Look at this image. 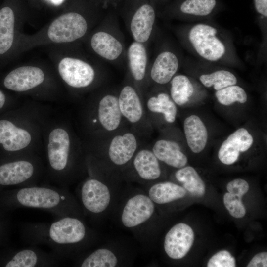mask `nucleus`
Wrapping results in <instances>:
<instances>
[{
	"mask_svg": "<svg viewBox=\"0 0 267 267\" xmlns=\"http://www.w3.org/2000/svg\"><path fill=\"white\" fill-rule=\"evenodd\" d=\"M23 239L31 245L44 244L61 259L88 238V229L78 217L58 218L51 223H27L22 225Z\"/></svg>",
	"mask_w": 267,
	"mask_h": 267,
	"instance_id": "nucleus-1",
	"label": "nucleus"
},
{
	"mask_svg": "<svg viewBox=\"0 0 267 267\" xmlns=\"http://www.w3.org/2000/svg\"><path fill=\"white\" fill-rule=\"evenodd\" d=\"M176 33L181 42L195 56L205 62H240L230 37L215 25L198 22L182 26Z\"/></svg>",
	"mask_w": 267,
	"mask_h": 267,
	"instance_id": "nucleus-2",
	"label": "nucleus"
},
{
	"mask_svg": "<svg viewBox=\"0 0 267 267\" xmlns=\"http://www.w3.org/2000/svg\"><path fill=\"white\" fill-rule=\"evenodd\" d=\"M13 200L17 207L47 211L57 218L78 216V206L65 188L23 187L13 193Z\"/></svg>",
	"mask_w": 267,
	"mask_h": 267,
	"instance_id": "nucleus-3",
	"label": "nucleus"
},
{
	"mask_svg": "<svg viewBox=\"0 0 267 267\" xmlns=\"http://www.w3.org/2000/svg\"><path fill=\"white\" fill-rule=\"evenodd\" d=\"M120 12L134 41L147 44L156 28V12L152 0H123Z\"/></svg>",
	"mask_w": 267,
	"mask_h": 267,
	"instance_id": "nucleus-4",
	"label": "nucleus"
},
{
	"mask_svg": "<svg viewBox=\"0 0 267 267\" xmlns=\"http://www.w3.org/2000/svg\"><path fill=\"white\" fill-rule=\"evenodd\" d=\"M118 22L115 14H107L90 39L93 52L106 62H121L126 57L124 37Z\"/></svg>",
	"mask_w": 267,
	"mask_h": 267,
	"instance_id": "nucleus-5",
	"label": "nucleus"
},
{
	"mask_svg": "<svg viewBox=\"0 0 267 267\" xmlns=\"http://www.w3.org/2000/svg\"><path fill=\"white\" fill-rule=\"evenodd\" d=\"M88 27V22L82 14L70 12L55 19L50 25L47 35L53 42L70 43L84 37Z\"/></svg>",
	"mask_w": 267,
	"mask_h": 267,
	"instance_id": "nucleus-6",
	"label": "nucleus"
},
{
	"mask_svg": "<svg viewBox=\"0 0 267 267\" xmlns=\"http://www.w3.org/2000/svg\"><path fill=\"white\" fill-rule=\"evenodd\" d=\"M58 69L61 78L74 88H83L89 86L95 77L93 66L78 58H63L58 64Z\"/></svg>",
	"mask_w": 267,
	"mask_h": 267,
	"instance_id": "nucleus-7",
	"label": "nucleus"
},
{
	"mask_svg": "<svg viewBox=\"0 0 267 267\" xmlns=\"http://www.w3.org/2000/svg\"><path fill=\"white\" fill-rule=\"evenodd\" d=\"M155 210L154 202L149 196L136 194L130 198L125 205L121 221L127 228H133L147 221L153 215Z\"/></svg>",
	"mask_w": 267,
	"mask_h": 267,
	"instance_id": "nucleus-8",
	"label": "nucleus"
},
{
	"mask_svg": "<svg viewBox=\"0 0 267 267\" xmlns=\"http://www.w3.org/2000/svg\"><path fill=\"white\" fill-rule=\"evenodd\" d=\"M80 195L84 207L92 214L102 213L110 202L109 188L104 183L95 178L89 179L83 183Z\"/></svg>",
	"mask_w": 267,
	"mask_h": 267,
	"instance_id": "nucleus-9",
	"label": "nucleus"
},
{
	"mask_svg": "<svg viewBox=\"0 0 267 267\" xmlns=\"http://www.w3.org/2000/svg\"><path fill=\"white\" fill-rule=\"evenodd\" d=\"M70 138L68 133L56 128L49 134L47 146L48 159L51 168L61 174L69 164Z\"/></svg>",
	"mask_w": 267,
	"mask_h": 267,
	"instance_id": "nucleus-10",
	"label": "nucleus"
},
{
	"mask_svg": "<svg viewBox=\"0 0 267 267\" xmlns=\"http://www.w3.org/2000/svg\"><path fill=\"white\" fill-rule=\"evenodd\" d=\"M194 239V232L190 226L184 223H178L165 236V252L172 259H181L189 252Z\"/></svg>",
	"mask_w": 267,
	"mask_h": 267,
	"instance_id": "nucleus-11",
	"label": "nucleus"
},
{
	"mask_svg": "<svg viewBox=\"0 0 267 267\" xmlns=\"http://www.w3.org/2000/svg\"><path fill=\"white\" fill-rule=\"evenodd\" d=\"M253 138L245 128H239L232 133L222 144L218 158L224 164L229 165L238 159L240 152L248 150L253 143Z\"/></svg>",
	"mask_w": 267,
	"mask_h": 267,
	"instance_id": "nucleus-12",
	"label": "nucleus"
},
{
	"mask_svg": "<svg viewBox=\"0 0 267 267\" xmlns=\"http://www.w3.org/2000/svg\"><path fill=\"white\" fill-rule=\"evenodd\" d=\"M180 62L178 56L173 50H161L150 67L151 79L159 85L169 83L178 70Z\"/></svg>",
	"mask_w": 267,
	"mask_h": 267,
	"instance_id": "nucleus-13",
	"label": "nucleus"
},
{
	"mask_svg": "<svg viewBox=\"0 0 267 267\" xmlns=\"http://www.w3.org/2000/svg\"><path fill=\"white\" fill-rule=\"evenodd\" d=\"M61 259L53 252L48 253L37 248L21 249L14 253L6 267H53L59 264Z\"/></svg>",
	"mask_w": 267,
	"mask_h": 267,
	"instance_id": "nucleus-14",
	"label": "nucleus"
},
{
	"mask_svg": "<svg viewBox=\"0 0 267 267\" xmlns=\"http://www.w3.org/2000/svg\"><path fill=\"white\" fill-rule=\"evenodd\" d=\"M217 6V0H181L167 10L173 18L199 19L212 14Z\"/></svg>",
	"mask_w": 267,
	"mask_h": 267,
	"instance_id": "nucleus-15",
	"label": "nucleus"
},
{
	"mask_svg": "<svg viewBox=\"0 0 267 267\" xmlns=\"http://www.w3.org/2000/svg\"><path fill=\"white\" fill-rule=\"evenodd\" d=\"M44 74L43 70L35 66H22L11 71L4 80V86L18 92L31 89L43 83Z\"/></svg>",
	"mask_w": 267,
	"mask_h": 267,
	"instance_id": "nucleus-16",
	"label": "nucleus"
},
{
	"mask_svg": "<svg viewBox=\"0 0 267 267\" xmlns=\"http://www.w3.org/2000/svg\"><path fill=\"white\" fill-rule=\"evenodd\" d=\"M34 174V166L30 161L21 160L5 163L0 166V184L21 185L23 187L30 181Z\"/></svg>",
	"mask_w": 267,
	"mask_h": 267,
	"instance_id": "nucleus-17",
	"label": "nucleus"
},
{
	"mask_svg": "<svg viewBox=\"0 0 267 267\" xmlns=\"http://www.w3.org/2000/svg\"><path fill=\"white\" fill-rule=\"evenodd\" d=\"M137 147L135 136L126 133L114 137L109 145L108 155L111 161L116 165H123L133 157Z\"/></svg>",
	"mask_w": 267,
	"mask_h": 267,
	"instance_id": "nucleus-18",
	"label": "nucleus"
},
{
	"mask_svg": "<svg viewBox=\"0 0 267 267\" xmlns=\"http://www.w3.org/2000/svg\"><path fill=\"white\" fill-rule=\"evenodd\" d=\"M31 141L26 130L17 127L6 120H0V143L7 151H16L26 148Z\"/></svg>",
	"mask_w": 267,
	"mask_h": 267,
	"instance_id": "nucleus-19",
	"label": "nucleus"
},
{
	"mask_svg": "<svg viewBox=\"0 0 267 267\" xmlns=\"http://www.w3.org/2000/svg\"><path fill=\"white\" fill-rule=\"evenodd\" d=\"M147 44L133 41L126 50L129 69L133 79L142 81L145 77L148 67Z\"/></svg>",
	"mask_w": 267,
	"mask_h": 267,
	"instance_id": "nucleus-20",
	"label": "nucleus"
},
{
	"mask_svg": "<svg viewBox=\"0 0 267 267\" xmlns=\"http://www.w3.org/2000/svg\"><path fill=\"white\" fill-rule=\"evenodd\" d=\"M184 132L188 146L195 153L201 152L205 147L208 137L207 128L197 116L186 118L183 124Z\"/></svg>",
	"mask_w": 267,
	"mask_h": 267,
	"instance_id": "nucleus-21",
	"label": "nucleus"
},
{
	"mask_svg": "<svg viewBox=\"0 0 267 267\" xmlns=\"http://www.w3.org/2000/svg\"><path fill=\"white\" fill-rule=\"evenodd\" d=\"M152 152L159 160L174 168H182L187 162V158L181 151L179 145L173 141H157L153 145Z\"/></svg>",
	"mask_w": 267,
	"mask_h": 267,
	"instance_id": "nucleus-22",
	"label": "nucleus"
},
{
	"mask_svg": "<svg viewBox=\"0 0 267 267\" xmlns=\"http://www.w3.org/2000/svg\"><path fill=\"white\" fill-rule=\"evenodd\" d=\"M118 98L122 115L131 123L138 122L142 116L143 109L135 89L131 85H126L121 89Z\"/></svg>",
	"mask_w": 267,
	"mask_h": 267,
	"instance_id": "nucleus-23",
	"label": "nucleus"
},
{
	"mask_svg": "<svg viewBox=\"0 0 267 267\" xmlns=\"http://www.w3.org/2000/svg\"><path fill=\"white\" fill-rule=\"evenodd\" d=\"M98 115L101 125L105 130L108 131L116 130L122 118L118 97L111 94L104 96L99 103Z\"/></svg>",
	"mask_w": 267,
	"mask_h": 267,
	"instance_id": "nucleus-24",
	"label": "nucleus"
},
{
	"mask_svg": "<svg viewBox=\"0 0 267 267\" xmlns=\"http://www.w3.org/2000/svg\"><path fill=\"white\" fill-rule=\"evenodd\" d=\"M134 165L139 176L144 180L156 179L161 175L159 160L149 150H140L134 158Z\"/></svg>",
	"mask_w": 267,
	"mask_h": 267,
	"instance_id": "nucleus-25",
	"label": "nucleus"
},
{
	"mask_svg": "<svg viewBox=\"0 0 267 267\" xmlns=\"http://www.w3.org/2000/svg\"><path fill=\"white\" fill-rule=\"evenodd\" d=\"M186 190L182 186L171 182L156 183L148 191L149 198L158 204H164L181 199L186 195Z\"/></svg>",
	"mask_w": 267,
	"mask_h": 267,
	"instance_id": "nucleus-26",
	"label": "nucleus"
},
{
	"mask_svg": "<svg viewBox=\"0 0 267 267\" xmlns=\"http://www.w3.org/2000/svg\"><path fill=\"white\" fill-rule=\"evenodd\" d=\"M169 83L170 97L177 105L185 104L194 94V85L190 78L185 75H175Z\"/></svg>",
	"mask_w": 267,
	"mask_h": 267,
	"instance_id": "nucleus-27",
	"label": "nucleus"
},
{
	"mask_svg": "<svg viewBox=\"0 0 267 267\" xmlns=\"http://www.w3.org/2000/svg\"><path fill=\"white\" fill-rule=\"evenodd\" d=\"M177 179L191 194L201 197L205 193V183L195 169L191 166L179 168L175 174Z\"/></svg>",
	"mask_w": 267,
	"mask_h": 267,
	"instance_id": "nucleus-28",
	"label": "nucleus"
},
{
	"mask_svg": "<svg viewBox=\"0 0 267 267\" xmlns=\"http://www.w3.org/2000/svg\"><path fill=\"white\" fill-rule=\"evenodd\" d=\"M14 15L8 7L0 10V54L6 53L12 45L14 39Z\"/></svg>",
	"mask_w": 267,
	"mask_h": 267,
	"instance_id": "nucleus-29",
	"label": "nucleus"
},
{
	"mask_svg": "<svg viewBox=\"0 0 267 267\" xmlns=\"http://www.w3.org/2000/svg\"><path fill=\"white\" fill-rule=\"evenodd\" d=\"M149 110L163 114L165 121L173 123L176 118L177 108L175 103L167 93L162 92L149 98L147 102Z\"/></svg>",
	"mask_w": 267,
	"mask_h": 267,
	"instance_id": "nucleus-30",
	"label": "nucleus"
},
{
	"mask_svg": "<svg viewBox=\"0 0 267 267\" xmlns=\"http://www.w3.org/2000/svg\"><path fill=\"white\" fill-rule=\"evenodd\" d=\"M199 80L205 87L212 88L216 91L237 83V77L233 73L222 69L202 74Z\"/></svg>",
	"mask_w": 267,
	"mask_h": 267,
	"instance_id": "nucleus-31",
	"label": "nucleus"
},
{
	"mask_svg": "<svg viewBox=\"0 0 267 267\" xmlns=\"http://www.w3.org/2000/svg\"><path fill=\"white\" fill-rule=\"evenodd\" d=\"M118 259L115 254L106 248L95 250L85 257L81 262L82 267H114L116 266Z\"/></svg>",
	"mask_w": 267,
	"mask_h": 267,
	"instance_id": "nucleus-32",
	"label": "nucleus"
},
{
	"mask_svg": "<svg viewBox=\"0 0 267 267\" xmlns=\"http://www.w3.org/2000/svg\"><path fill=\"white\" fill-rule=\"evenodd\" d=\"M215 97L220 104L225 106L235 102L243 104L248 98L245 89L236 84L216 91Z\"/></svg>",
	"mask_w": 267,
	"mask_h": 267,
	"instance_id": "nucleus-33",
	"label": "nucleus"
},
{
	"mask_svg": "<svg viewBox=\"0 0 267 267\" xmlns=\"http://www.w3.org/2000/svg\"><path fill=\"white\" fill-rule=\"evenodd\" d=\"M242 197L229 192L223 196V203L229 214L236 218H241L246 214V209L243 204Z\"/></svg>",
	"mask_w": 267,
	"mask_h": 267,
	"instance_id": "nucleus-34",
	"label": "nucleus"
},
{
	"mask_svg": "<svg viewBox=\"0 0 267 267\" xmlns=\"http://www.w3.org/2000/svg\"><path fill=\"white\" fill-rule=\"evenodd\" d=\"M253 3L262 34L263 44L265 48L267 44V0H253Z\"/></svg>",
	"mask_w": 267,
	"mask_h": 267,
	"instance_id": "nucleus-35",
	"label": "nucleus"
},
{
	"mask_svg": "<svg viewBox=\"0 0 267 267\" xmlns=\"http://www.w3.org/2000/svg\"><path fill=\"white\" fill-rule=\"evenodd\" d=\"M208 267H235V259L227 250H223L215 254L209 260Z\"/></svg>",
	"mask_w": 267,
	"mask_h": 267,
	"instance_id": "nucleus-36",
	"label": "nucleus"
},
{
	"mask_svg": "<svg viewBox=\"0 0 267 267\" xmlns=\"http://www.w3.org/2000/svg\"><path fill=\"white\" fill-rule=\"evenodd\" d=\"M226 189L229 193L242 197L249 190V186L246 180L237 178L229 182Z\"/></svg>",
	"mask_w": 267,
	"mask_h": 267,
	"instance_id": "nucleus-37",
	"label": "nucleus"
},
{
	"mask_svg": "<svg viewBox=\"0 0 267 267\" xmlns=\"http://www.w3.org/2000/svg\"><path fill=\"white\" fill-rule=\"evenodd\" d=\"M247 267H267V253L263 252L257 254L251 260Z\"/></svg>",
	"mask_w": 267,
	"mask_h": 267,
	"instance_id": "nucleus-38",
	"label": "nucleus"
},
{
	"mask_svg": "<svg viewBox=\"0 0 267 267\" xmlns=\"http://www.w3.org/2000/svg\"><path fill=\"white\" fill-rule=\"evenodd\" d=\"M122 0H101L100 1L101 6L106 9L111 6L118 5Z\"/></svg>",
	"mask_w": 267,
	"mask_h": 267,
	"instance_id": "nucleus-39",
	"label": "nucleus"
},
{
	"mask_svg": "<svg viewBox=\"0 0 267 267\" xmlns=\"http://www.w3.org/2000/svg\"><path fill=\"white\" fill-rule=\"evenodd\" d=\"M5 101V96L3 93L0 90V109L2 108Z\"/></svg>",
	"mask_w": 267,
	"mask_h": 267,
	"instance_id": "nucleus-40",
	"label": "nucleus"
},
{
	"mask_svg": "<svg viewBox=\"0 0 267 267\" xmlns=\"http://www.w3.org/2000/svg\"><path fill=\"white\" fill-rule=\"evenodd\" d=\"M64 0H52V2L56 5L61 4Z\"/></svg>",
	"mask_w": 267,
	"mask_h": 267,
	"instance_id": "nucleus-41",
	"label": "nucleus"
},
{
	"mask_svg": "<svg viewBox=\"0 0 267 267\" xmlns=\"http://www.w3.org/2000/svg\"><path fill=\"white\" fill-rule=\"evenodd\" d=\"M157 0H152V1L153 2L154 5H155V4Z\"/></svg>",
	"mask_w": 267,
	"mask_h": 267,
	"instance_id": "nucleus-42",
	"label": "nucleus"
}]
</instances>
